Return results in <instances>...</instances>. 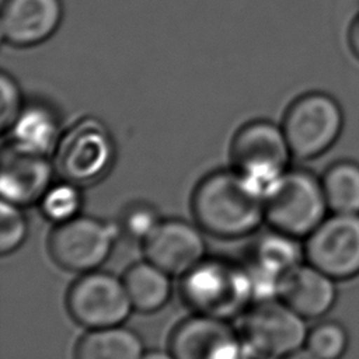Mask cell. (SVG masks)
<instances>
[{"label":"cell","instance_id":"26","mask_svg":"<svg viewBox=\"0 0 359 359\" xmlns=\"http://www.w3.org/2000/svg\"><path fill=\"white\" fill-rule=\"evenodd\" d=\"M349 45H351L353 53L359 57V14L353 20L351 29H349Z\"/></svg>","mask_w":359,"mask_h":359},{"label":"cell","instance_id":"21","mask_svg":"<svg viewBox=\"0 0 359 359\" xmlns=\"http://www.w3.org/2000/svg\"><path fill=\"white\" fill-rule=\"evenodd\" d=\"M39 203L42 213L49 220L59 224L79 216L83 198L79 185L62 180L46 189Z\"/></svg>","mask_w":359,"mask_h":359},{"label":"cell","instance_id":"16","mask_svg":"<svg viewBox=\"0 0 359 359\" xmlns=\"http://www.w3.org/2000/svg\"><path fill=\"white\" fill-rule=\"evenodd\" d=\"M334 278L311 264H300L280 283L279 299L306 320L325 316L335 304L338 287Z\"/></svg>","mask_w":359,"mask_h":359},{"label":"cell","instance_id":"15","mask_svg":"<svg viewBox=\"0 0 359 359\" xmlns=\"http://www.w3.org/2000/svg\"><path fill=\"white\" fill-rule=\"evenodd\" d=\"M52 174L53 167L46 156L21 151L7 143L1 151V199L18 206L41 201L50 187Z\"/></svg>","mask_w":359,"mask_h":359},{"label":"cell","instance_id":"27","mask_svg":"<svg viewBox=\"0 0 359 359\" xmlns=\"http://www.w3.org/2000/svg\"><path fill=\"white\" fill-rule=\"evenodd\" d=\"M280 359H318L316 355H313L307 348H302V349H297Z\"/></svg>","mask_w":359,"mask_h":359},{"label":"cell","instance_id":"24","mask_svg":"<svg viewBox=\"0 0 359 359\" xmlns=\"http://www.w3.org/2000/svg\"><path fill=\"white\" fill-rule=\"evenodd\" d=\"M160 217L157 210L149 203H132L122 213L119 223L121 231L128 237L139 241H144L158 226Z\"/></svg>","mask_w":359,"mask_h":359},{"label":"cell","instance_id":"11","mask_svg":"<svg viewBox=\"0 0 359 359\" xmlns=\"http://www.w3.org/2000/svg\"><path fill=\"white\" fill-rule=\"evenodd\" d=\"M243 345L227 320L195 314L177 325L170 352L177 359H241Z\"/></svg>","mask_w":359,"mask_h":359},{"label":"cell","instance_id":"3","mask_svg":"<svg viewBox=\"0 0 359 359\" xmlns=\"http://www.w3.org/2000/svg\"><path fill=\"white\" fill-rule=\"evenodd\" d=\"M328 212L321 178L307 170H287L265 192V219L296 238H306Z\"/></svg>","mask_w":359,"mask_h":359},{"label":"cell","instance_id":"7","mask_svg":"<svg viewBox=\"0 0 359 359\" xmlns=\"http://www.w3.org/2000/svg\"><path fill=\"white\" fill-rule=\"evenodd\" d=\"M240 335L244 345L264 358H283L306 346V318L283 300L255 302L243 317Z\"/></svg>","mask_w":359,"mask_h":359},{"label":"cell","instance_id":"19","mask_svg":"<svg viewBox=\"0 0 359 359\" xmlns=\"http://www.w3.org/2000/svg\"><path fill=\"white\" fill-rule=\"evenodd\" d=\"M123 283L133 309L142 313L160 310L171 296L170 273L150 261L132 265L123 276Z\"/></svg>","mask_w":359,"mask_h":359},{"label":"cell","instance_id":"10","mask_svg":"<svg viewBox=\"0 0 359 359\" xmlns=\"http://www.w3.org/2000/svg\"><path fill=\"white\" fill-rule=\"evenodd\" d=\"M66 304L70 316L91 330L121 325L133 309L123 279L95 271L72 285Z\"/></svg>","mask_w":359,"mask_h":359},{"label":"cell","instance_id":"1","mask_svg":"<svg viewBox=\"0 0 359 359\" xmlns=\"http://www.w3.org/2000/svg\"><path fill=\"white\" fill-rule=\"evenodd\" d=\"M192 210L205 231L237 238L255 231L265 219V194L237 170H220L198 184Z\"/></svg>","mask_w":359,"mask_h":359},{"label":"cell","instance_id":"20","mask_svg":"<svg viewBox=\"0 0 359 359\" xmlns=\"http://www.w3.org/2000/svg\"><path fill=\"white\" fill-rule=\"evenodd\" d=\"M321 184L331 213H359V163H332L321 177Z\"/></svg>","mask_w":359,"mask_h":359},{"label":"cell","instance_id":"4","mask_svg":"<svg viewBox=\"0 0 359 359\" xmlns=\"http://www.w3.org/2000/svg\"><path fill=\"white\" fill-rule=\"evenodd\" d=\"M344 122V111L337 98L324 91H309L290 102L282 129L292 154L302 160H311L337 143Z\"/></svg>","mask_w":359,"mask_h":359},{"label":"cell","instance_id":"18","mask_svg":"<svg viewBox=\"0 0 359 359\" xmlns=\"http://www.w3.org/2000/svg\"><path fill=\"white\" fill-rule=\"evenodd\" d=\"M140 337L125 327L93 328L79 341L74 359H142Z\"/></svg>","mask_w":359,"mask_h":359},{"label":"cell","instance_id":"5","mask_svg":"<svg viewBox=\"0 0 359 359\" xmlns=\"http://www.w3.org/2000/svg\"><path fill=\"white\" fill-rule=\"evenodd\" d=\"M114 160L115 143L111 132L100 119L87 116L60 135L53 164L62 180L81 187L102 180Z\"/></svg>","mask_w":359,"mask_h":359},{"label":"cell","instance_id":"25","mask_svg":"<svg viewBox=\"0 0 359 359\" xmlns=\"http://www.w3.org/2000/svg\"><path fill=\"white\" fill-rule=\"evenodd\" d=\"M0 128L7 133L25 107L20 84L7 72L0 73Z\"/></svg>","mask_w":359,"mask_h":359},{"label":"cell","instance_id":"2","mask_svg":"<svg viewBox=\"0 0 359 359\" xmlns=\"http://www.w3.org/2000/svg\"><path fill=\"white\" fill-rule=\"evenodd\" d=\"M181 296L196 314L234 318L250 309L254 287L247 265L224 258H203L181 280Z\"/></svg>","mask_w":359,"mask_h":359},{"label":"cell","instance_id":"29","mask_svg":"<svg viewBox=\"0 0 359 359\" xmlns=\"http://www.w3.org/2000/svg\"><path fill=\"white\" fill-rule=\"evenodd\" d=\"M241 359H243V358H241Z\"/></svg>","mask_w":359,"mask_h":359},{"label":"cell","instance_id":"9","mask_svg":"<svg viewBox=\"0 0 359 359\" xmlns=\"http://www.w3.org/2000/svg\"><path fill=\"white\" fill-rule=\"evenodd\" d=\"M304 258L335 280L359 275V213L328 215L304 241Z\"/></svg>","mask_w":359,"mask_h":359},{"label":"cell","instance_id":"22","mask_svg":"<svg viewBox=\"0 0 359 359\" xmlns=\"http://www.w3.org/2000/svg\"><path fill=\"white\" fill-rule=\"evenodd\" d=\"M349 346L346 328L332 320L321 321L309 330L306 346L318 359H341Z\"/></svg>","mask_w":359,"mask_h":359},{"label":"cell","instance_id":"6","mask_svg":"<svg viewBox=\"0 0 359 359\" xmlns=\"http://www.w3.org/2000/svg\"><path fill=\"white\" fill-rule=\"evenodd\" d=\"M292 156L282 125L266 119L247 122L231 142L234 170L264 194L287 171Z\"/></svg>","mask_w":359,"mask_h":359},{"label":"cell","instance_id":"14","mask_svg":"<svg viewBox=\"0 0 359 359\" xmlns=\"http://www.w3.org/2000/svg\"><path fill=\"white\" fill-rule=\"evenodd\" d=\"M144 255L170 275L184 276L205 258V240L191 223L180 219L161 220L143 241Z\"/></svg>","mask_w":359,"mask_h":359},{"label":"cell","instance_id":"13","mask_svg":"<svg viewBox=\"0 0 359 359\" xmlns=\"http://www.w3.org/2000/svg\"><path fill=\"white\" fill-rule=\"evenodd\" d=\"M63 20L62 0H4L0 14L3 43L32 48L46 42Z\"/></svg>","mask_w":359,"mask_h":359},{"label":"cell","instance_id":"23","mask_svg":"<svg viewBox=\"0 0 359 359\" xmlns=\"http://www.w3.org/2000/svg\"><path fill=\"white\" fill-rule=\"evenodd\" d=\"M21 206L3 201L0 203V252L7 255L15 251L25 240L28 222Z\"/></svg>","mask_w":359,"mask_h":359},{"label":"cell","instance_id":"12","mask_svg":"<svg viewBox=\"0 0 359 359\" xmlns=\"http://www.w3.org/2000/svg\"><path fill=\"white\" fill-rule=\"evenodd\" d=\"M303 257L304 247L290 234L273 229L259 236L252 244L247 262L255 302L278 299L282 280L302 264Z\"/></svg>","mask_w":359,"mask_h":359},{"label":"cell","instance_id":"8","mask_svg":"<svg viewBox=\"0 0 359 359\" xmlns=\"http://www.w3.org/2000/svg\"><path fill=\"white\" fill-rule=\"evenodd\" d=\"M119 233L116 223L76 216L56 224L49 236V252L67 271L91 272L107 261Z\"/></svg>","mask_w":359,"mask_h":359},{"label":"cell","instance_id":"17","mask_svg":"<svg viewBox=\"0 0 359 359\" xmlns=\"http://www.w3.org/2000/svg\"><path fill=\"white\" fill-rule=\"evenodd\" d=\"M8 143L32 154L48 156L55 151L60 139L59 122L55 112L43 104H25L24 109L7 130Z\"/></svg>","mask_w":359,"mask_h":359},{"label":"cell","instance_id":"28","mask_svg":"<svg viewBox=\"0 0 359 359\" xmlns=\"http://www.w3.org/2000/svg\"><path fill=\"white\" fill-rule=\"evenodd\" d=\"M142 359H177L171 352H163V351H150L144 352Z\"/></svg>","mask_w":359,"mask_h":359}]
</instances>
